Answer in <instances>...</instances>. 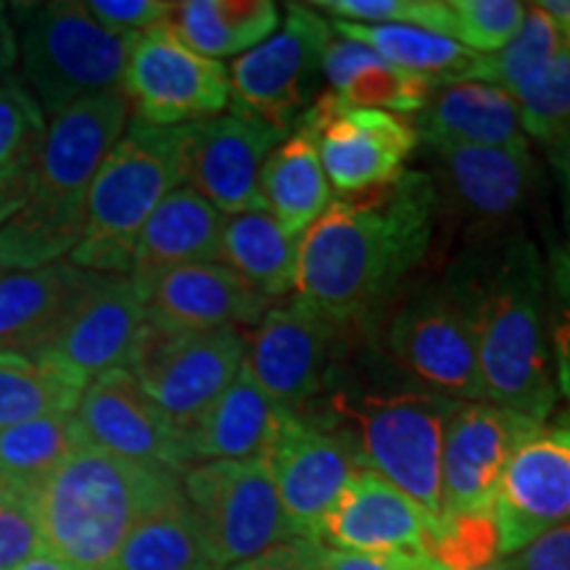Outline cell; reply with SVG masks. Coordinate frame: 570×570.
Masks as SVG:
<instances>
[{
  "label": "cell",
  "mask_w": 570,
  "mask_h": 570,
  "mask_svg": "<svg viewBox=\"0 0 570 570\" xmlns=\"http://www.w3.org/2000/svg\"><path fill=\"white\" fill-rule=\"evenodd\" d=\"M135 288L142 298L146 323L175 331L259 325L269 306L267 296L223 262L167 269Z\"/></svg>",
  "instance_id": "obj_21"
},
{
  "label": "cell",
  "mask_w": 570,
  "mask_h": 570,
  "mask_svg": "<svg viewBox=\"0 0 570 570\" xmlns=\"http://www.w3.org/2000/svg\"><path fill=\"white\" fill-rule=\"evenodd\" d=\"M331 30L338 38L367 46L391 67L428 77L436 85L462 80V75L479 59V53L468 51L458 40L410 24H354L333 19Z\"/></svg>",
  "instance_id": "obj_34"
},
{
  "label": "cell",
  "mask_w": 570,
  "mask_h": 570,
  "mask_svg": "<svg viewBox=\"0 0 570 570\" xmlns=\"http://www.w3.org/2000/svg\"><path fill=\"white\" fill-rule=\"evenodd\" d=\"M298 125L315 138L323 173L341 196H356L394 183L404 175V164L420 140L407 117L356 109L333 92L317 96Z\"/></svg>",
  "instance_id": "obj_12"
},
{
  "label": "cell",
  "mask_w": 570,
  "mask_h": 570,
  "mask_svg": "<svg viewBox=\"0 0 570 570\" xmlns=\"http://www.w3.org/2000/svg\"><path fill=\"white\" fill-rule=\"evenodd\" d=\"M386 348L433 394L489 402L475 336L446 285L420 291L391 317Z\"/></svg>",
  "instance_id": "obj_13"
},
{
  "label": "cell",
  "mask_w": 570,
  "mask_h": 570,
  "mask_svg": "<svg viewBox=\"0 0 570 570\" xmlns=\"http://www.w3.org/2000/svg\"><path fill=\"white\" fill-rule=\"evenodd\" d=\"M167 24L190 51L219 61L265 42L281 27V9L273 0H185Z\"/></svg>",
  "instance_id": "obj_30"
},
{
  "label": "cell",
  "mask_w": 570,
  "mask_h": 570,
  "mask_svg": "<svg viewBox=\"0 0 570 570\" xmlns=\"http://www.w3.org/2000/svg\"><path fill=\"white\" fill-rule=\"evenodd\" d=\"M444 285L475 336L489 402L547 423L560 391L537 244L523 230L489 235L454 262Z\"/></svg>",
  "instance_id": "obj_2"
},
{
  "label": "cell",
  "mask_w": 570,
  "mask_h": 570,
  "mask_svg": "<svg viewBox=\"0 0 570 570\" xmlns=\"http://www.w3.org/2000/svg\"><path fill=\"white\" fill-rule=\"evenodd\" d=\"M285 138L244 111L185 125V188L223 214L267 212L259 177L267 156Z\"/></svg>",
  "instance_id": "obj_17"
},
{
  "label": "cell",
  "mask_w": 570,
  "mask_h": 570,
  "mask_svg": "<svg viewBox=\"0 0 570 570\" xmlns=\"http://www.w3.org/2000/svg\"><path fill=\"white\" fill-rule=\"evenodd\" d=\"M320 570H444L428 552L404 554H360L323 547Z\"/></svg>",
  "instance_id": "obj_44"
},
{
  "label": "cell",
  "mask_w": 570,
  "mask_h": 570,
  "mask_svg": "<svg viewBox=\"0 0 570 570\" xmlns=\"http://www.w3.org/2000/svg\"><path fill=\"white\" fill-rule=\"evenodd\" d=\"M246 362L238 327L175 331L146 323L127 362L138 386L185 433L223 396Z\"/></svg>",
  "instance_id": "obj_9"
},
{
  "label": "cell",
  "mask_w": 570,
  "mask_h": 570,
  "mask_svg": "<svg viewBox=\"0 0 570 570\" xmlns=\"http://www.w3.org/2000/svg\"><path fill=\"white\" fill-rule=\"evenodd\" d=\"M320 541L288 539L227 570H320Z\"/></svg>",
  "instance_id": "obj_45"
},
{
  "label": "cell",
  "mask_w": 570,
  "mask_h": 570,
  "mask_svg": "<svg viewBox=\"0 0 570 570\" xmlns=\"http://www.w3.org/2000/svg\"><path fill=\"white\" fill-rule=\"evenodd\" d=\"M21 82L38 98L46 117L119 90L138 35H114L77 0L11 3Z\"/></svg>",
  "instance_id": "obj_6"
},
{
  "label": "cell",
  "mask_w": 570,
  "mask_h": 570,
  "mask_svg": "<svg viewBox=\"0 0 570 570\" xmlns=\"http://www.w3.org/2000/svg\"><path fill=\"white\" fill-rule=\"evenodd\" d=\"M185 183V127L132 122L90 185L80 244L71 265L130 277L142 225Z\"/></svg>",
  "instance_id": "obj_5"
},
{
  "label": "cell",
  "mask_w": 570,
  "mask_h": 570,
  "mask_svg": "<svg viewBox=\"0 0 570 570\" xmlns=\"http://www.w3.org/2000/svg\"><path fill=\"white\" fill-rule=\"evenodd\" d=\"M294 539L317 541L320 525L341 491L362 470L360 449L341 428L291 415L267 454Z\"/></svg>",
  "instance_id": "obj_16"
},
{
  "label": "cell",
  "mask_w": 570,
  "mask_h": 570,
  "mask_svg": "<svg viewBox=\"0 0 570 570\" xmlns=\"http://www.w3.org/2000/svg\"><path fill=\"white\" fill-rule=\"evenodd\" d=\"M338 325L298 304L273 306L246 338V362L254 381L288 415L304 410L323 394L331 375Z\"/></svg>",
  "instance_id": "obj_19"
},
{
  "label": "cell",
  "mask_w": 570,
  "mask_h": 570,
  "mask_svg": "<svg viewBox=\"0 0 570 570\" xmlns=\"http://www.w3.org/2000/svg\"><path fill=\"white\" fill-rule=\"evenodd\" d=\"M415 132L428 146H515L529 138L520 127L515 98L487 82H446L433 90L415 117Z\"/></svg>",
  "instance_id": "obj_27"
},
{
  "label": "cell",
  "mask_w": 570,
  "mask_h": 570,
  "mask_svg": "<svg viewBox=\"0 0 570 570\" xmlns=\"http://www.w3.org/2000/svg\"><path fill=\"white\" fill-rule=\"evenodd\" d=\"M288 417L244 365L223 396L188 431L190 454L194 462L267 458Z\"/></svg>",
  "instance_id": "obj_26"
},
{
  "label": "cell",
  "mask_w": 570,
  "mask_h": 570,
  "mask_svg": "<svg viewBox=\"0 0 570 570\" xmlns=\"http://www.w3.org/2000/svg\"><path fill=\"white\" fill-rule=\"evenodd\" d=\"M523 17L525 3L518 0H446L444 35L468 51L491 56L515 38Z\"/></svg>",
  "instance_id": "obj_39"
},
{
  "label": "cell",
  "mask_w": 570,
  "mask_h": 570,
  "mask_svg": "<svg viewBox=\"0 0 570 570\" xmlns=\"http://www.w3.org/2000/svg\"><path fill=\"white\" fill-rule=\"evenodd\" d=\"M3 491H6V489H3V487H0V494H3Z\"/></svg>",
  "instance_id": "obj_53"
},
{
  "label": "cell",
  "mask_w": 570,
  "mask_h": 570,
  "mask_svg": "<svg viewBox=\"0 0 570 570\" xmlns=\"http://www.w3.org/2000/svg\"><path fill=\"white\" fill-rule=\"evenodd\" d=\"M494 520L499 554L523 552L531 541L570 523V412L541 423L504 468Z\"/></svg>",
  "instance_id": "obj_15"
},
{
  "label": "cell",
  "mask_w": 570,
  "mask_h": 570,
  "mask_svg": "<svg viewBox=\"0 0 570 570\" xmlns=\"http://www.w3.org/2000/svg\"><path fill=\"white\" fill-rule=\"evenodd\" d=\"M111 570H217L183 491L135 525Z\"/></svg>",
  "instance_id": "obj_33"
},
{
  "label": "cell",
  "mask_w": 570,
  "mask_h": 570,
  "mask_svg": "<svg viewBox=\"0 0 570 570\" xmlns=\"http://www.w3.org/2000/svg\"><path fill=\"white\" fill-rule=\"evenodd\" d=\"M48 117L19 77L0 80V209L17 214L32 194Z\"/></svg>",
  "instance_id": "obj_35"
},
{
  "label": "cell",
  "mask_w": 570,
  "mask_h": 570,
  "mask_svg": "<svg viewBox=\"0 0 570 570\" xmlns=\"http://www.w3.org/2000/svg\"><path fill=\"white\" fill-rule=\"evenodd\" d=\"M85 9L104 30L114 35H142L169 19V0H88Z\"/></svg>",
  "instance_id": "obj_43"
},
{
  "label": "cell",
  "mask_w": 570,
  "mask_h": 570,
  "mask_svg": "<svg viewBox=\"0 0 570 570\" xmlns=\"http://www.w3.org/2000/svg\"><path fill=\"white\" fill-rule=\"evenodd\" d=\"M267 212L285 230L304 235L306 227L333 204L331 183L323 173L315 138L298 125L273 148L259 177Z\"/></svg>",
  "instance_id": "obj_29"
},
{
  "label": "cell",
  "mask_w": 570,
  "mask_h": 570,
  "mask_svg": "<svg viewBox=\"0 0 570 570\" xmlns=\"http://www.w3.org/2000/svg\"><path fill=\"white\" fill-rule=\"evenodd\" d=\"M428 554L444 570H475L497 560L499 533L494 512L441 518L428 539Z\"/></svg>",
  "instance_id": "obj_40"
},
{
  "label": "cell",
  "mask_w": 570,
  "mask_h": 570,
  "mask_svg": "<svg viewBox=\"0 0 570 570\" xmlns=\"http://www.w3.org/2000/svg\"><path fill=\"white\" fill-rule=\"evenodd\" d=\"M302 235L285 230L269 212L235 214L225 223L219 262L262 296L277 298L296 288Z\"/></svg>",
  "instance_id": "obj_31"
},
{
  "label": "cell",
  "mask_w": 570,
  "mask_h": 570,
  "mask_svg": "<svg viewBox=\"0 0 570 570\" xmlns=\"http://www.w3.org/2000/svg\"><path fill=\"white\" fill-rule=\"evenodd\" d=\"M323 77L331 85L327 92L344 104L356 109L399 114V117L423 111L428 98L436 90V82L428 77L391 67L367 46L338 35H333L325 48Z\"/></svg>",
  "instance_id": "obj_28"
},
{
  "label": "cell",
  "mask_w": 570,
  "mask_h": 570,
  "mask_svg": "<svg viewBox=\"0 0 570 570\" xmlns=\"http://www.w3.org/2000/svg\"><path fill=\"white\" fill-rule=\"evenodd\" d=\"M547 302H550V346L554 381L570 407V248L554 244L547 262Z\"/></svg>",
  "instance_id": "obj_41"
},
{
  "label": "cell",
  "mask_w": 570,
  "mask_h": 570,
  "mask_svg": "<svg viewBox=\"0 0 570 570\" xmlns=\"http://www.w3.org/2000/svg\"><path fill=\"white\" fill-rule=\"evenodd\" d=\"M520 562L523 570H570V523L531 541Z\"/></svg>",
  "instance_id": "obj_46"
},
{
  "label": "cell",
  "mask_w": 570,
  "mask_h": 570,
  "mask_svg": "<svg viewBox=\"0 0 570 570\" xmlns=\"http://www.w3.org/2000/svg\"><path fill=\"white\" fill-rule=\"evenodd\" d=\"M285 9L281 30L238 56L227 75L235 111L259 117L288 135L317 101L325 48L333 30L331 21L309 6L288 3Z\"/></svg>",
  "instance_id": "obj_10"
},
{
  "label": "cell",
  "mask_w": 570,
  "mask_h": 570,
  "mask_svg": "<svg viewBox=\"0 0 570 570\" xmlns=\"http://www.w3.org/2000/svg\"><path fill=\"white\" fill-rule=\"evenodd\" d=\"M436 529L439 518L423 504L362 468L327 512L317 541L331 544V550L360 554L428 552V539Z\"/></svg>",
  "instance_id": "obj_20"
},
{
  "label": "cell",
  "mask_w": 570,
  "mask_h": 570,
  "mask_svg": "<svg viewBox=\"0 0 570 570\" xmlns=\"http://www.w3.org/2000/svg\"><path fill=\"white\" fill-rule=\"evenodd\" d=\"M122 90L135 122L148 127H185L219 117L233 96L225 63L190 51L167 21L138 35Z\"/></svg>",
  "instance_id": "obj_11"
},
{
  "label": "cell",
  "mask_w": 570,
  "mask_h": 570,
  "mask_svg": "<svg viewBox=\"0 0 570 570\" xmlns=\"http://www.w3.org/2000/svg\"><path fill=\"white\" fill-rule=\"evenodd\" d=\"M523 135L552 146L570 132V51L560 48L531 80L512 92Z\"/></svg>",
  "instance_id": "obj_38"
},
{
  "label": "cell",
  "mask_w": 570,
  "mask_h": 570,
  "mask_svg": "<svg viewBox=\"0 0 570 570\" xmlns=\"http://www.w3.org/2000/svg\"><path fill=\"white\" fill-rule=\"evenodd\" d=\"M547 156H550L554 175L560 183V196H562V219H566L568 230V248H570V132L562 135L560 140H554L552 146H547Z\"/></svg>",
  "instance_id": "obj_47"
},
{
  "label": "cell",
  "mask_w": 570,
  "mask_h": 570,
  "mask_svg": "<svg viewBox=\"0 0 570 570\" xmlns=\"http://www.w3.org/2000/svg\"><path fill=\"white\" fill-rule=\"evenodd\" d=\"M46 550L40 520L30 497L0 494V570H13L27 558Z\"/></svg>",
  "instance_id": "obj_42"
},
{
  "label": "cell",
  "mask_w": 570,
  "mask_h": 570,
  "mask_svg": "<svg viewBox=\"0 0 570 570\" xmlns=\"http://www.w3.org/2000/svg\"><path fill=\"white\" fill-rule=\"evenodd\" d=\"M13 570H77V568L69 566V562H63L61 558H56L53 552L42 550L38 554H32V558H27L21 566H17Z\"/></svg>",
  "instance_id": "obj_50"
},
{
  "label": "cell",
  "mask_w": 570,
  "mask_h": 570,
  "mask_svg": "<svg viewBox=\"0 0 570 570\" xmlns=\"http://www.w3.org/2000/svg\"><path fill=\"white\" fill-rule=\"evenodd\" d=\"M539 425L494 402H458L441 449V518L494 512L504 468Z\"/></svg>",
  "instance_id": "obj_14"
},
{
  "label": "cell",
  "mask_w": 570,
  "mask_h": 570,
  "mask_svg": "<svg viewBox=\"0 0 570 570\" xmlns=\"http://www.w3.org/2000/svg\"><path fill=\"white\" fill-rule=\"evenodd\" d=\"M13 217V214L11 212H6V209H0V225H6V223H9V219Z\"/></svg>",
  "instance_id": "obj_52"
},
{
  "label": "cell",
  "mask_w": 570,
  "mask_h": 570,
  "mask_svg": "<svg viewBox=\"0 0 570 570\" xmlns=\"http://www.w3.org/2000/svg\"><path fill=\"white\" fill-rule=\"evenodd\" d=\"M436 180L425 173L341 196L302 235L296 302L344 327L373 315L431 248Z\"/></svg>",
  "instance_id": "obj_1"
},
{
  "label": "cell",
  "mask_w": 570,
  "mask_h": 570,
  "mask_svg": "<svg viewBox=\"0 0 570 570\" xmlns=\"http://www.w3.org/2000/svg\"><path fill=\"white\" fill-rule=\"evenodd\" d=\"M180 479L80 441L32 494L46 550L77 570H111L135 525L180 494Z\"/></svg>",
  "instance_id": "obj_4"
},
{
  "label": "cell",
  "mask_w": 570,
  "mask_h": 570,
  "mask_svg": "<svg viewBox=\"0 0 570 570\" xmlns=\"http://www.w3.org/2000/svg\"><path fill=\"white\" fill-rule=\"evenodd\" d=\"M17 56V30H13L9 3H0V80H3L6 75H11Z\"/></svg>",
  "instance_id": "obj_48"
},
{
  "label": "cell",
  "mask_w": 570,
  "mask_h": 570,
  "mask_svg": "<svg viewBox=\"0 0 570 570\" xmlns=\"http://www.w3.org/2000/svg\"><path fill=\"white\" fill-rule=\"evenodd\" d=\"M560 48V35L554 30L552 19L541 11L539 3H525L523 24L518 27L515 38L502 51L479 56L473 67L462 75V80L494 85V88L508 90L512 96L547 61H552Z\"/></svg>",
  "instance_id": "obj_37"
},
{
  "label": "cell",
  "mask_w": 570,
  "mask_h": 570,
  "mask_svg": "<svg viewBox=\"0 0 570 570\" xmlns=\"http://www.w3.org/2000/svg\"><path fill=\"white\" fill-rule=\"evenodd\" d=\"M541 11L552 19L560 35V46L570 51V0H541Z\"/></svg>",
  "instance_id": "obj_49"
},
{
  "label": "cell",
  "mask_w": 570,
  "mask_h": 570,
  "mask_svg": "<svg viewBox=\"0 0 570 570\" xmlns=\"http://www.w3.org/2000/svg\"><path fill=\"white\" fill-rule=\"evenodd\" d=\"M90 381L42 352H0V431L77 412Z\"/></svg>",
  "instance_id": "obj_32"
},
{
  "label": "cell",
  "mask_w": 570,
  "mask_h": 570,
  "mask_svg": "<svg viewBox=\"0 0 570 570\" xmlns=\"http://www.w3.org/2000/svg\"><path fill=\"white\" fill-rule=\"evenodd\" d=\"M180 481L217 570L294 539L267 458L198 462Z\"/></svg>",
  "instance_id": "obj_8"
},
{
  "label": "cell",
  "mask_w": 570,
  "mask_h": 570,
  "mask_svg": "<svg viewBox=\"0 0 570 570\" xmlns=\"http://www.w3.org/2000/svg\"><path fill=\"white\" fill-rule=\"evenodd\" d=\"M225 214L190 188H177L142 225L135 244L130 281H151L167 269L219 262Z\"/></svg>",
  "instance_id": "obj_25"
},
{
  "label": "cell",
  "mask_w": 570,
  "mask_h": 570,
  "mask_svg": "<svg viewBox=\"0 0 570 570\" xmlns=\"http://www.w3.org/2000/svg\"><path fill=\"white\" fill-rule=\"evenodd\" d=\"M96 277L69 259L0 275V352L32 354L46 346Z\"/></svg>",
  "instance_id": "obj_24"
},
{
  "label": "cell",
  "mask_w": 570,
  "mask_h": 570,
  "mask_svg": "<svg viewBox=\"0 0 570 570\" xmlns=\"http://www.w3.org/2000/svg\"><path fill=\"white\" fill-rule=\"evenodd\" d=\"M77 420L90 444L117 458L175 475L194 468L188 433L156 407L127 367L92 377L77 407Z\"/></svg>",
  "instance_id": "obj_18"
},
{
  "label": "cell",
  "mask_w": 570,
  "mask_h": 570,
  "mask_svg": "<svg viewBox=\"0 0 570 570\" xmlns=\"http://www.w3.org/2000/svg\"><path fill=\"white\" fill-rule=\"evenodd\" d=\"M85 441L75 412H56L0 431V487L30 497Z\"/></svg>",
  "instance_id": "obj_36"
},
{
  "label": "cell",
  "mask_w": 570,
  "mask_h": 570,
  "mask_svg": "<svg viewBox=\"0 0 570 570\" xmlns=\"http://www.w3.org/2000/svg\"><path fill=\"white\" fill-rule=\"evenodd\" d=\"M454 407V399L433 391H338L327 420L352 436L362 465L441 520V449Z\"/></svg>",
  "instance_id": "obj_7"
},
{
  "label": "cell",
  "mask_w": 570,
  "mask_h": 570,
  "mask_svg": "<svg viewBox=\"0 0 570 570\" xmlns=\"http://www.w3.org/2000/svg\"><path fill=\"white\" fill-rule=\"evenodd\" d=\"M125 90L98 92L48 125L27 204L0 225V275L38 269L75 252L90 185L130 122Z\"/></svg>",
  "instance_id": "obj_3"
},
{
  "label": "cell",
  "mask_w": 570,
  "mask_h": 570,
  "mask_svg": "<svg viewBox=\"0 0 570 570\" xmlns=\"http://www.w3.org/2000/svg\"><path fill=\"white\" fill-rule=\"evenodd\" d=\"M433 154L449 196L487 238L502 233L529 202L533 185L529 140L515 146H436Z\"/></svg>",
  "instance_id": "obj_23"
},
{
  "label": "cell",
  "mask_w": 570,
  "mask_h": 570,
  "mask_svg": "<svg viewBox=\"0 0 570 570\" xmlns=\"http://www.w3.org/2000/svg\"><path fill=\"white\" fill-rule=\"evenodd\" d=\"M475 570H523V562H520V554H502V558L491 560Z\"/></svg>",
  "instance_id": "obj_51"
},
{
  "label": "cell",
  "mask_w": 570,
  "mask_h": 570,
  "mask_svg": "<svg viewBox=\"0 0 570 570\" xmlns=\"http://www.w3.org/2000/svg\"><path fill=\"white\" fill-rule=\"evenodd\" d=\"M142 325L146 309L130 277L98 275L59 333L38 352L92 381L109 370L127 367Z\"/></svg>",
  "instance_id": "obj_22"
}]
</instances>
